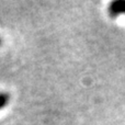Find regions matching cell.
<instances>
[{
  "label": "cell",
  "mask_w": 125,
  "mask_h": 125,
  "mask_svg": "<svg viewBox=\"0 0 125 125\" xmlns=\"http://www.w3.org/2000/svg\"><path fill=\"white\" fill-rule=\"evenodd\" d=\"M110 13L112 17H116L121 13H125V1H115L111 3Z\"/></svg>",
  "instance_id": "6da1fadb"
},
{
  "label": "cell",
  "mask_w": 125,
  "mask_h": 125,
  "mask_svg": "<svg viewBox=\"0 0 125 125\" xmlns=\"http://www.w3.org/2000/svg\"><path fill=\"white\" fill-rule=\"evenodd\" d=\"M9 101V95L6 93H0V109H2Z\"/></svg>",
  "instance_id": "7a4b0ae2"
}]
</instances>
